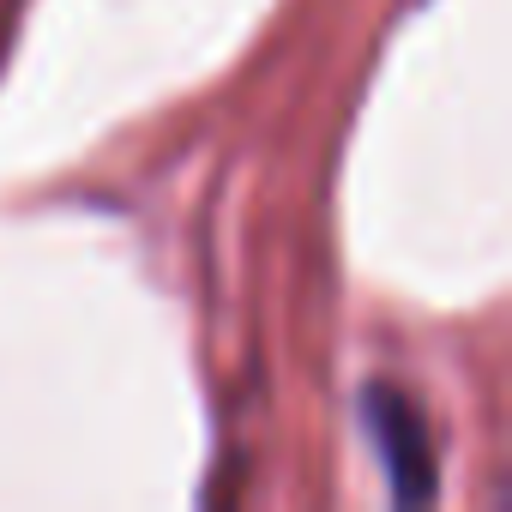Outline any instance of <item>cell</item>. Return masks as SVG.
Instances as JSON below:
<instances>
[{"instance_id":"6da1fadb","label":"cell","mask_w":512,"mask_h":512,"mask_svg":"<svg viewBox=\"0 0 512 512\" xmlns=\"http://www.w3.org/2000/svg\"><path fill=\"white\" fill-rule=\"evenodd\" d=\"M362 422H368L374 452H380V464H386L392 500H398L404 512L428 506L440 482H434V440H428V422H422L416 398H410L404 386H392V380H374V386L362 392Z\"/></svg>"}]
</instances>
